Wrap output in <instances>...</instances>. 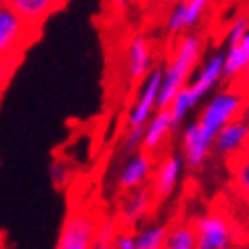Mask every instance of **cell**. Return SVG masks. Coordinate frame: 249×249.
Masks as SVG:
<instances>
[{
    "mask_svg": "<svg viewBox=\"0 0 249 249\" xmlns=\"http://www.w3.org/2000/svg\"><path fill=\"white\" fill-rule=\"evenodd\" d=\"M249 65V35L235 47H227L223 53V79H235L243 75Z\"/></svg>",
    "mask_w": 249,
    "mask_h": 249,
    "instance_id": "obj_16",
    "label": "cell"
},
{
    "mask_svg": "<svg viewBox=\"0 0 249 249\" xmlns=\"http://www.w3.org/2000/svg\"><path fill=\"white\" fill-rule=\"evenodd\" d=\"M154 69V47L146 35H134L126 45V73L132 81H142Z\"/></svg>",
    "mask_w": 249,
    "mask_h": 249,
    "instance_id": "obj_7",
    "label": "cell"
},
{
    "mask_svg": "<svg viewBox=\"0 0 249 249\" xmlns=\"http://www.w3.org/2000/svg\"><path fill=\"white\" fill-rule=\"evenodd\" d=\"M118 233H120V221L116 217H104L95 221V241L111 243Z\"/></svg>",
    "mask_w": 249,
    "mask_h": 249,
    "instance_id": "obj_21",
    "label": "cell"
},
{
    "mask_svg": "<svg viewBox=\"0 0 249 249\" xmlns=\"http://www.w3.org/2000/svg\"><path fill=\"white\" fill-rule=\"evenodd\" d=\"M247 29H249L247 17H237V18H235V20L231 22L229 31H227V47H235L237 43H241L245 36L249 35Z\"/></svg>",
    "mask_w": 249,
    "mask_h": 249,
    "instance_id": "obj_23",
    "label": "cell"
},
{
    "mask_svg": "<svg viewBox=\"0 0 249 249\" xmlns=\"http://www.w3.org/2000/svg\"><path fill=\"white\" fill-rule=\"evenodd\" d=\"M162 249H196V239L191 223H177L168 227Z\"/></svg>",
    "mask_w": 249,
    "mask_h": 249,
    "instance_id": "obj_19",
    "label": "cell"
},
{
    "mask_svg": "<svg viewBox=\"0 0 249 249\" xmlns=\"http://www.w3.org/2000/svg\"><path fill=\"white\" fill-rule=\"evenodd\" d=\"M221 79H223V53H215L205 61V65L198 69L193 83H189L186 87L191 89V93L196 102H201L207 93H211L215 89Z\"/></svg>",
    "mask_w": 249,
    "mask_h": 249,
    "instance_id": "obj_14",
    "label": "cell"
},
{
    "mask_svg": "<svg viewBox=\"0 0 249 249\" xmlns=\"http://www.w3.org/2000/svg\"><path fill=\"white\" fill-rule=\"evenodd\" d=\"M154 170V158L146 152H136L128 156V160L124 162V166L118 172V186L122 191H136L140 186H146L148 178L152 177Z\"/></svg>",
    "mask_w": 249,
    "mask_h": 249,
    "instance_id": "obj_10",
    "label": "cell"
},
{
    "mask_svg": "<svg viewBox=\"0 0 249 249\" xmlns=\"http://www.w3.org/2000/svg\"><path fill=\"white\" fill-rule=\"evenodd\" d=\"M142 136H144V126L140 128H128L126 134L122 136V152L128 156L142 150Z\"/></svg>",
    "mask_w": 249,
    "mask_h": 249,
    "instance_id": "obj_22",
    "label": "cell"
},
{
    "mask_svg": "<svg viewBox=\"0 0 249 249\" xmlns=\"http://www.w3.org/2000/svg\"><path fill=\"white\" fill-rule=\"evenodd\" d=\"M243 107H245V97L239 89H235V87L221 89L203 106L196 124L209 138H215V134L221 128H225L227 124L241 118Z\"/></svg>",
    "mask_w": 249,
    "mask_h": 249,
    "instance_id": "obj_2",
    "label": "cell"
},
{
    "mask_svg": "<svg viewBox=\"0 0 249 249\" xmlns=\"http://www.w3.org/2000/svg\"><path fill=\"white\" fill-rule=\"evenodd\" d=\"M207 8H209L207 0H182V2H177L168 12L166 31L170 35H180L184 31L195 29L203 20Z\"/></svg>",
    "mask_w": 249,
    "mask_h": 249,
    "instance_id": "obj_11",
    "label": "cell"
},
{
    "mask_svg": "<svg viewBox=\"0 0 249 249\" xmlns=\"http://www.w3.org/2000/svg\"><path fill=\"white\" fill-rule=\"evenodd\" d=\"M91 249H111V245H109V243H102V241H95V239H93Z\"/></svg>",
    "mask_w": 249,
    "mask_h": 249,
    "instance_id": "obj_26",
    "label": "cell"
},
{
    "mask_svg": "<svg viewBox=\"0 0 249 249\" xmlns=\"http://www.w3.org/2000/svg\"><path fill=\"white\" fill-rule=\"evenodd\" d=\"M211 150H213V138H209V136L198 128L196 120L186 124L182 130V154H180L184 168L198 170L205 164V160L209 158Z\"/></svg>",
    "mask_w": 249,
    "mask_h": 249,
    "instance_id": "obj_6",
    "label": "cell"
},
{
    "mask_svg": "<svg viewBox=\"0 0 249 249\" xmlns=\"http://www.w3.org/2000/svg\"><path fill=\"white\" fill-rule=\"evenodd\" d=\"M172 122H170V114L168 109H160V111H154L152 118L146 122L144 126V136H142V152L146 154H154L160 146H162L168 136L172 132Z\"/></svg>",
    "mask_w": 249,
    "mask_h": 249,
    "instance_id": "obj_15",
    "label": "cell"
},
{
    "mask_svg": "<svg viewBox=\"0 0 249 249\" xmlns=\"http://www.w3.org/2000/svg\"><path fill=\"white\" fill-rule=\"evenodd\" d=\"M109 245H111V249H136L134 247V233L130 229L120 231Z\"/></svg>",
    "mask_w": 249,
    "mask_h": 249,
    "instance_id": "obj_24",
    "label": "cell"
},
{
    "mask_svg": "<svg viewBox=\"0 0 249 249\" xmlns=\"http://www.w3.org/2000/svg\"><path fill=\"white\" fill-rule=\"evenodd\" d=\"M168 225L166 223H146L134 231L136 249H162L166 239Z\"/></svg>",
    "mask_w": 249,
    "mask_h": 249,
    "instance_id": "obj_18",
    "label": "cell"
},
{
    "mask_svg": "<svg viewBox=\"0 0 249 249\" xmlns=\"http://www.w3.org/2000/svg\"><path fill=\"white\" fill-rule=\"evenodd\" d=\"M196 99L193 97L191 89L189 87H182V89L174 95L172 99V104L168 106V114H170V122H172V128H178L180 124L184 122V118L191 114V111L196 107Z\"/></svg>",
    "mask_w": 249,
    "mask_h": 249,
    "instance_id": "obj_20",
    "label": "cell"
},
{
    "mask_svg": "<svg viewBox=\"0 0 249 249\" xmlns=\"http://www.w3.org/2000/svg\"><path fill=\"white\" fill-rule=\"evenodd\" d=\"M201 55H203L201 36L195 33L180 36L170 61L166 63V67H162V81H160V91H158V99H156V111L168 109L174 95L189 81L191 73L196 67Z\"/></svg>",
    "mask_w": 249,
    "mask_h": 249,
    "instance_id": "obj_1",
    "label": "cell"
},
{
    "mask_svg": "<svg viewBox=\"0 0 249 249\" xmlns=\"http://www.w3.org/2000/svg\"><path fill=\"white\" fill-rule=\"evenodd\" d=\"M27 33L29 24L17 17V12L8 6V2L0 4V61H4L17 51Z\"/></svg>",
    "mask_w": 249,
    "mask_h": 249,
    "instance_id": "obj_9",
    "label": "cell"
},
{
    "mask_svg": "<svg viewBox=\"0 0 249 249\" xmlns=\"http://www.w3.org/2000/svg\"><path fill=\"white\" fill-rule=\"evenodd\" d=\"M249 140V124L245 120H235L231 124H227L225 128H221L215 138H213V150L219 156H235V154H241L243 148L247 146Z\"/></svg>",
    "mask_w": 249,
    "mask_h": 249,
    "instance_id": "obj_13",
    "label": "cell"
},
{
    "mask_svg": "<svg viewBox=\"0 0 249 249\" xmlns=\"http://www.w3.org/2000/svg\"><path fill=\"white\" fill-rule=\"evenodd\" d=\"M235 177H237V186L247 195V191H249V164H247V160H241L237 164Z\"/></svg>",
    "mask_w": 249,
    "mask_h": 249,
    "instance_id": "obj_25",
    "label": "cell"
},
{
    "mask_svg": "<svg viewBox=\"0 0 249 249\" xmlns=\"http://www.w3.org/2000/svg\"><path fill=\"white\" fill-rule=\"evenodd\" d=\"M152 201H154V196H152L150 186H140V189L126 193L122 207H120V219H118L120 225L128 229L136 227L140 221L148 217V213L152 209Z\"/></svg>",
    "mask_w": 249,
    "mask_h": 249,
    "instance_id": "obj_12",
    "label": "cell"
},
{
    "mask_svg": "<svg viewBox=\"0 0 249 249\" xmlns=\"http://www.w3.org/2000/svg\"><path fill=\"white\" fill-rule=\"evenodd\" d=\"M95 217L85 211H71L61 227L55 249H91L95 239Z\"/></svg>",
    "mask_w": 249,
    "mask_h": 249,
    "instance_id": "obj_4",
    "label": "cell"
},
{
    "mask_svg": "<svg viewBox=\"0 0 249 249\" xmlns=\"http://www.w3.org/2000/svg\"><path fill=\"white\" fill-rule=\"evenodd\" d=\"M142 89L136 97V102L128 109V128H140L146 126V122L152 118L156 111V99L160 91V81H162V67H154L148 75L142 79Z\"/></svg>",
    "mask_w": 249,
    "mask_h": 249,
    "instance_id": "obj_5",
    "label": "cell"
},
{
    "mask_svg": "<svg viewBox=\"0 0 249 249\" xmlns=\"http://www.w3.org/2000/svg\"><path fill=\"white\" fill-rule=\"evenodd\" d=\"M8 6L27 24H35V22L43 20L49 12L55 8L51 0H12V2H8Z\"/></svg>",
    "mask_w": 249,
    "mask_h": 249,
    "instance_id": "obj_17",
    "label": "cell"
},
{
    "mask_svg": "<svg viewBox=\"0 0 249 249\" xmlns=\"http://www.w3.org/2000/svg\"><path fill=\"white\" fill-rule=\"evenodd\" d=\"M196 249H233L237 231L221 213H205L193 223Z\"/></svg>",
    "mask_w": 249,
    "mask_h": 249,
    "instance_id": "obj_3",
    "label": "cell"
},
{
    "mask_svg": "<svg viewBox=\"0 0 249 249\" xmlns=\"http://www.w3.org/2000/svg\"><path fill=\"white\" fill-rule=\"evenodd\" d=\"M182 172H184V164H182L180 154L164 156L152 170V186H150L152 196L158 198V201L168 198L177 191V186L182 178Z\"/></svg>",
    "mask_w": 249,
    "mask_h": 249,
    "instance_id": "obj_8",
    "label": "cell"
}]
</instances>
